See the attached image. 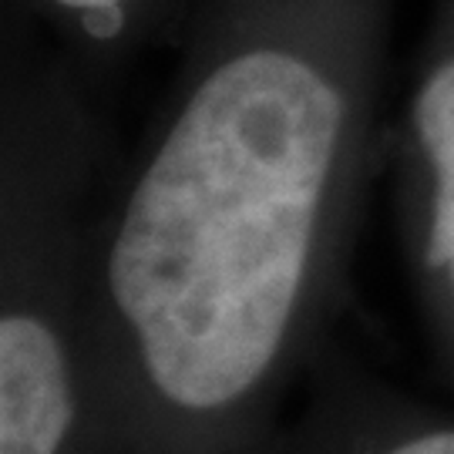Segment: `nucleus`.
<instances>
[{
  "label": "nucleus",
  "instance_id": "obj_5",
  "mask_svg": "<svg viewBox=\"0 0 454 454\" xmlns=\"http://www.w3.org/2000/svg\"><path fill=\"white\" fill-rule=\"evenodd\" d=\"M58 7H65L71 14H82L88 24V31L98 34V37H108L114 34L121 24H118V11L129 4V0H54Z\"/></svg>",
  "mask_w": 454,
  "mask_h": 454
},
{
  "label": "nucleus",
  "instance_id": "obj_2",
  "mask_svg": "<svg viewBox=\"0 0 454 454\" xmlns=\"http://www.w3.org/2000/svg\"><path fill=\"white\" fill-rule=\"evenodd\" d=\"M67 159L7 165L0 223V454H98L91 260Z\"/></svg>",
  "mask_w": 454,
  "mask_h": 454
},
{
  "label": "nucleus",
  "instance_id": "obj_4",
  "mask_svg": "<svg viewBox=\"0 0 454 454\" xmlns=\"http://www.w3.org/2000/svg\"><path fill=\"white\" fill-rule=\"evenodd\" d=\"M273 454H454V404L434 407L377 377L326 367Z\"/></svg>",
  "mask_w": 454,
  "mask_h": 454
},
{
  "label": "nucleus",
  "instance_id": "obj_1",
  "mask_svg": "<svg viewBox=\"0 0 454 454\" xmlns=\"http://www.w3.org/2000/svg\"><path fill=\"white\" fill-rule=\"evenodd\" d=\"M347 71L293 37L226 44L95 223L98 454H273L350 270Z\"/></svg>",
  "mask_w": 454,
  "mask_h": 454
},
{
  "label": "nucleus",
  "instance_id": "obj_3",
  "mask_svg": "<svg viewBox=\"0 0 454 454\" xmlns=\"http://www.w3.org/2000/svg\"><path fill=\"white\" fill-rule=\"evenodd\" d=\"M414 182L404 249L424 330L454 404V44L424 71L411 101Z\"/></svg>",
  "mask_w": 454,
  "mask_h": 454
}]
</instances>
